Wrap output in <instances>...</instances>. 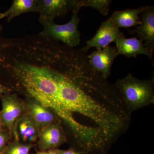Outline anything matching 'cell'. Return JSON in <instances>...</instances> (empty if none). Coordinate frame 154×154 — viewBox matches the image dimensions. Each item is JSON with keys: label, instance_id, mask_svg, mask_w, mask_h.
<instances>
[{"label": "cell", "instance_id": "8", "mask_svg": "<svg viewBox=\"0 0 154 154\" xmlns=\"http://www.w3.org/2000/svg\"><path fill=\"white\" fill-rule=\"evenodd\" d=\"M25 102V112L33 118L40 129L53 123L62 122L53 110L45 106L36 99L26 97Z\"/></svg>", "mask_w": 154, "mask_h": 154}, {"label": "cell", "instance_id": "13", "mask_svg": "<svg viewBox=\"0 0 154 154\" xmlns=\"http://www.w3.org/2000/svg\"><path fill=\"white\" fill-rule=\"evenodd\" d=\"M29 12L38 13L36 0H14L8 10L0 13V20L6 18L10 22L15 17Z\"/></svg>", "mask_w": 154, "mask_h": 154}, {"label": "cell", "instance_id": "23", "mask_svg": "<svg viewBox=\"0 0 154 154\" xmlns=\"http://www.w3.org/2000/svg\"><path fill=\"white\" fill-rule=\"evenodd\" d=\"M0 154H3V152H2V153H0Z\"/></svg>", "mask_w": 154, "mask_h": 154}, {"label": "cell", "instance_id": "10", "mask_svg": "<svg viewBox=\"0 0 154 154\" xmlns=\"http://www.w3.org/2000/svg\"><path fill=\"white\" fill-rule=\"evenodd\" d=\"M140 24L131 33H135L137 38L142 40L143 44L153 54L154 51V7L148 8L140 15Z\"/></svg>", "mask_w": 154, "mask_h": 154}, {"label": "cell", "instance_id": "22", "mask_svg": "<svg viewBox=\"0 0 154 154\" xmlns=\"http://www.w3.org/2000/svg\"><path fill=\"white\" fill-rule=\"evenodd\" d=\"M2 30V25H1V23H0V33H1Z\"/></svg>", "mask_w": 154, "mask_h": 154}, {"label": "cell", "instance_id": "2", "mask_svg": "<svg viewBox=\"0 0 154 154\" xmlns=\"http://www.w3.org/2000/svg\"><path fill=\"white\" fill-rule=\"evenodd\" d=\"M81 8H77L72 11L71 19L68 23L58 25L54 20L39 19L43 25V30L39 33L41 36L51 38L70 48L76 47L81 42V35L79 30L80 22L79 13Z\"/></svg>", "mask_w": 154, "mask_h": 154}, {"label": "cell", "instance_id": "21", "mask_svg": "<svg viewBox=\"0 0 154 154\" xmlns=\"http://www.w3.org/2000/svg\"><path fill=\"white\" fill-rule=\"evenodd\" d=\"M4 128H5L4 127V125H3L2 122V118H1V114H0V130L4 129Z\"/></svg>", "mask_w": 154, "mask_h": 154}, {"label": "cell", "instance_id": "20", "mask_svg": "<svg viewBox=\"0 0 154 154\" xmlns=\"http://www.w3.org/2000/svg\"><path fill=\"white\" fill-rule=\"evenodd\" d=\"M36 154H49L48 151H37Z\"/></svg>", "mask_w": 154, "mask_h": 154}, {"label": "cell", "instance_id": "7", "mask_svg": "<svg viewBox=\"0 0 154 154\" xmlns=\"http://www.w3.org/2000/svg\"><path fill=\"white\" fill-rule=\"evenodd\" d=\"M40 131L36 122L25 111L14 125L12 130L13 138L14 140L35 145Z\"/></svg>", "mask_w": 154, "mask_h": 154}, {"label": "cell", "instance_id": "19", "mask_svg": "<svg viewBox=\"0 0 154 154\" xmlns=\"http://www.w3.org/2000/svg\"><path fill=\"white\" fill-rule=\"evenodd\" d=\"M57 149H53L48 150L49 154H58Z\"/></svg>", "mask_w": 154, "mask_h": 154}, {"label": "cell", "instance_id": "3", "mask_svg": "<svg viewBox=\"0 0 154 154\" xmlns=\"http://www.w3.org/2000/svg\"><path fill=\"white\" fill-rule=\"evenodd\" d=\"M2 109L0 111L4 127L12 132L16 121L25 111V100L20 98L16 93L0 95Z\"/></svg>", "mask_w": 154, "mask_h": 154}, {"label": "cell", "instance_id": "9", "mask_svg": "<svg viewBox=\"0 0 154 154\" xmlns=\"http://www.w3.org/2000/svg\"><path fill=\"white\" fill-rule=\"evenodd\" d=\"M61 123H53L41 130L37 142L38 151L57 149L66 142V133Z\"/></svg>", "mask_w": 154, "mask_h": 154}, {"label": "cell", "instance_id": "12", "mask_svg": "<svg viewBox=\"0 0 154 154\" xmlns=\"http://www.w3.org/2000/svg\"><path fill=\"white\" fill-rule=\"evenodd\" d=\"M149 8V6H146L138 8L116 11L110 17L118 28L137 26L141 23L140 15Z\"/></svg>", "mask_w": 154, "mask_h": 154}, {"label": "cell", "instance_id": "6", "mask_svg": "<svg viewBox=\"0 0 154 154\" xmlns=\"http://www.w3.org/2000/svg\"><path fill=\"white\" fill-rule=\"evenodd\" d=\"M118 53L116 48L108 46L97 49L87 55L88 62L92 68L104 79L110 75L112 64Z\"/></svg>", "mask_w": 154, "mask_h": 154}, {"label": "cell", "instance_id": "16", "mask_svg": "<svg viewBox=\"0 0 154 154\" xmlns=\"http://www.w3.org/2000/svg\"><path fill=\"white\" fill-rule=\"evenodd\" d=\"M12 138L13 135L11 131L6 128L0 130V153L4 152Z\"/></svg>", "mask_w": 154, "mask_h": 154}, {"label": "cell", "instance_id": "15", "mask_svg": "<svg viewBox=\"0 0 154 154\" xmlns=\"http://www.w3.org/2000/svg\"><path fill=\"white\" fill-rule=\"evenodd\" d=\"M35 146V144L13 140L9 143L3 154H32L30 153V150Z\"/></svg>", "mask_w": 154, "mask_h": 154}, {"label": "cell", "instance_id": "1", "mask_svg": "<svg viewBox=\"0 0 154 154\" xmlns=\"http://www.w3.org/2000/svg\"><path fill=\"white\" fill-rule=\"evenodd\" d=\"M113 86L130 114L154 102L153 79L142 81L129 73Z\"/></svg>", "mask_w": 154, "mask_h": 154}, {"label": "cell", "instance_id": "17", "mask_svg": "<svg viewBox=\"0 0 154 154\" xmlns=\"http://www.w3.org/2000/svg\"><path fill=\"white\" fill-rule=\"evenodd\" d=\"M58 154H82L73 149L70 148L68 150H61L57 149Z\"/></svg>", "mask_w": 154, "mask_h": 154}, {"label": "cell", "instance_id": "18", "mask_svg": "<svg viewBox=\"0 0 154 154\" xmlns=\"http://www.w3.org/2000/svg\"><path fill=\"white\" fill-rule=\"evenodd\" d=\"M13 92L10 88L4 85L0 82V95L2 94H10Z\"/></svg>", "mask_w": 154, "mask_h": 154}, {"label": "cell", "instance_id": "4", "mask_svg": "<svg viewBox=\"0 0 154 154\" xmlns=\"http://www.w3.org/2000/svg\"><path fill=\"white\" fill-rule=\"evenodd\" d=\"M39 19L54 20L77 8L78 0H36Z\"/></svg>", "mask_w": 154, "mask_h": 154}, {"label": "cell", "instance_id": "5", "mask_svg": "<svg viewBox=\"0 0 154 154\" xmlns=\"http://www.w3.org/2000/svg\"><path fill=\"white\" fill-rule=\"evenodd\" d=\"M123 36L124 34L115 26L110 17L102 22L95 36L86 42L85 46L81 49L87 52L92 48H95L96 50L102 49L109 46L116 38Z\"/></svg>", "mask_w": 154, "mask_h": 154}, {"label": "cell", "instance_id": "14", "mask_svg": "<svg viewBox=\"0 0 154 154\" xmlns=\"http://www.w3.org/2000/svg\"><path fill=\"white\" fill-rule=\"evenodd\" d=\"M112 1L110 0H79V5L83 7L92 8L106 16L109 14V7Z\"/></svg>", "mask_w": 154, "mask_h": 154}, {"label": "cell", "instance_id": "11", "mask_svg": "<svg viewBox=\"0 0 154 154\" xmlns=\"http://www.w3.org/2000/svg\"><path fill=\"white\" fill-rule=\"evenodd\" d=\"M116 48L118 55L136 57L140 54L147 56L153 61V54L144 46L143 41L137 37L126 38L125 36L116 38Z\"/></svg>", "mask_w": 154, "mask_h": 154}]
</instances>
